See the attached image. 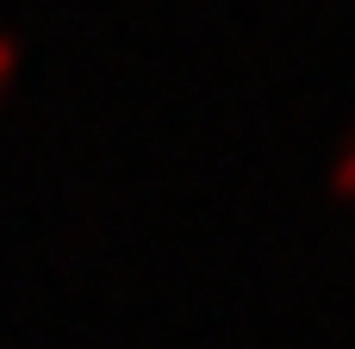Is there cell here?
Listing matches in <instances>:
<instances>
[{
    "label": "cell",
    "mask_w": 355,
    "mask_h": 349,
    "mask_svg": "<svg viewBox=\"0 0 355 349\" xmlns=\"http://www.w3.org/2000/svg\"><path fill=\"white\" fill-rule=\"evenodd\" d=\"M331 194L337 200H355V137H349V150L337 156V169H331Z\"/></svg>",
    "instance_id": "6da1fadb"
},
{
    "label": "cell",
    "mask_w": 355,
    "mask_h": 349,
    "mask_svg": "<svg viewBox=\"0 0 355 349\" xmlns=\"http://www.w3.org/2000/svg\"><path fill=\"white\" fill-rule=\"evenodd\" d=\"M12 62H19V44H12V37H6V31H0V81H6V75H12Z\"/></svg>",
    "instance_id": "7a4b0ae2"
}]
</instances>
